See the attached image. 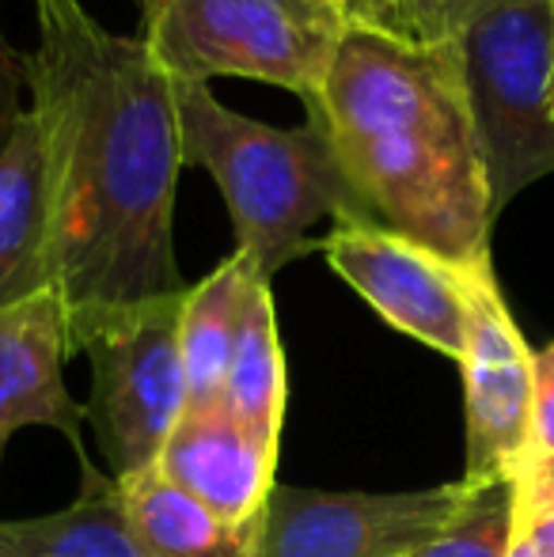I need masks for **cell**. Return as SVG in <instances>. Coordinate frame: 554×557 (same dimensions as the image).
I'll list each match as a JSON object with an SVG mask.
<instances>
[{
    "label": "cell",
    "mask_w": 554,
    "mask_h": 557,
    "mask_svg": "<svg viewBox=\"0 0 554 557\" xmlns=\"http://www.w3.org/2000/svg\"><path fill=\"white\" fill-rule=\"evenodd\" d=\"M23 53L50 235V281L69 319L186 293L175 262L183 171L175 88L140 35H119L84 0H30Z\"/></svg>",
    "instance_id": "obj_1"
},
{
    "label": "cell",
    "mask_w": 554,
    "mask_h": 557,
    "mask_svg": "<svg viewBox=\"0 0 554 557\" xmlns=\"http://www.w3.org/2000/svg\"><path fill=\"white\" fill-rule=\"evenodd\" d=\"M308 114L372 221L456 265L490 262L497 216L456 42L349 23Z\"/></svg>",
    "instance_id": "obj_2"
},
{
    "label": "cell",
    "mask_w": 554,
    "mask_h": 557,
    "mask_svg": "<svg viewBox=\"0 0 554 557\" xmlns=\"http://www.w3.org/2000/svg\"><path fill=\"white\" fill-rule=\"evenodd\" d=\"M175 88L183 168H201L224 194L236 250L262 281H274L293 258L316 250L308 232L319 221L369 216L338 168L323 122L281 129L236 114L209 91V84Z\"/></svg>",
    "instance_id": "obj_3"
},
{
    "label": "cell",
    "mask_w": 554,
    "mask_h": 557,
    "mask_svg": "<svg viewBox=\"0 0 554 557\" xmlns=\"http://www.w3.org/2000/svg\"><path fill=\"white\" fill-rule=\"evenodd\" d=\"M140 42L171 84L247 76L316 103L349 20L327 0H145Z\"/></svg>",
    "instance_id": "obj_4"
},
{
    "label": "cell",
    "mask_w": 554,
    "mask_h": 557,
    "mask_svg": "<svg viewBox=\"0 0 554 557\" xmlns=\"http://www.w3.org/2000/svg\"><path fill=\"white\" fill-rule=\"evenodd\" d=\"M490 209L554 175V0H497L456 38Z\"/></svg>",
    "instance_id": "obj_5"
},
{
    "label": "cell",
    "mask_w": 554,
    "mask_h": 557,
    "mask_svg": "<svg viewBox=\"0 0 554 557\" xmlns=\"http://www.w3.org/2000/svg\"><path fill=\"white\" fill-rule=\"evenodd\" d=\"M183 296L69 319V345L91 360L88 418L114 467V482L156 467L186 410L178 352Z\"/></svg>",
    "instance_id": "obj_6"
},
{
    "label": "cell",
    "mask_w": 554,
    "mask_h": 557,
    "mask_svg": "<svg viewBox=\"0 0 554 557\" xmlns=\"http://www.w3.org/2000/svg\"><path fill=\"white\" fill-rule=\"evenodd\" d=\"M319 250L387 326L459 364L471 315L475 265L448 262L372 216L334 221Z\"/></svg>",
    "instance_id": "obj_7"
},
{
    "label": "cell",
    "mask_w": 554,
    "mask_h": 557,
    "mask_svg": "<svg viewBox=\"0 0 554 557\" xmlns=\"http://www.w3.org/2000/svg\"><path fill=\"white\" fill-rule=\"evenodd\" d=\"M467 482L415 493H323L274 485L259 557H407L456 516Z\"/></svg>",
    "instance_id": "obj_8"
},
{
    "label": "cell",
    "mask_w": 554,
    "mask_h": 557,
    "mask_svg": "<svg viewBox=\"0 0 554 557\" xmlns=\"http://www.w3.org/2000/svg\"><path fill=\"white\" fill-rule=\"evenodd\" d=\"M464 398H467V470L464 482L513 478L528 444L535 395V352L494 277V262L471 270V315L464 342Z\"/></svg>",
    "instance_id": "obj_9"
},
{
    "label": "cell",
    "mask_w": 554,
    "mask_h": 557,
    "mask_svg": "<svg viewBox=\"0 0 554 557\" xmlns=\"http://www.w3.org/2000/svg\"><path fill=\"white\" fill-rule=\"evenodd\" d=\"M69 352V311L53 288L0 315V459L12 436L27 425L65 433L84 459V410L65 387Z\"/></svg>",
    "instance_id": "obj_10"
},
{
    "label": "cell",
    "mask_w": 554,
    "mask_h": 557,
    "mask_svg": "<svg viewBox=\"0 0 554 557\" xmlns=\"http://www.w3.org/2000/svg\"><path fill=\"white\" fill-rule=\"evenodd\" d=\"M156 467L229 523L259 520L278 485V451L262 447L224 406L183 410Z\"/></svg>",
    "instance_id": "obj_11"
},
{
    "label": "cell",
    "mask_w": 554,
    "mask_h": 557,
    "mask_svg": "<svg viewBox=\"0 0 554 557\" xmlns=\"http://www.w3.org/2000/svg\"><path fill=\"white\" fill-rule=\"evenodd\" d=\"M114 500L140 557H259L262 516L251 523L221 520L168 482L160 467L119 478Z\"/></svg>",
    "instance_id": "obj_12"
},
{
    "label": "cell",
    "mask_w": 554,
    "mask_h": 557,
    "mask_svg": "<svg viewBox=\"0 0 554 557\" xmlns=\"http://www.w3.org/2000/svg\"><path fill=\"white\" fill-rule=\"evenodd\" d=\"M53 288L35 122L23 111L0 140V315Z\"/></svg>",
    "instance_id": "obj_13"
},
{
    "label": "cell",
    "mask_w": 554,
    "mask_h": 557,
    "mask_svg": "<svg viewBox=\"0 0 554 557\" xmlns=\"http://www.w3.org/2000/svg\"><path fill=\"white\" fill-rule=\"evenodd\" d=\"M259 281L255 265L244 255H232L209 277L186 288L183 315H178V352L186 372V410L221 406L224 375L236 349L239 319L251 285Z\"/></svg>",
    "instance_id": "obj_14"
},
{
    "label": "cell",
    "mask_w": 554,
    "mask_h": 557,
    "mask_svg": "<svg viewBox=\"0 0 554 557\" xmlns=\"http://www.w3.org/2000/svg\"><path fill=\"white\" fill-rule=\"evenodd\" d=\"M221 406L262 447L278 451L281 418H285V352H281L274 293L262 277L247 293Z\"/></svg>",
    "instance_id": "obj_15"
},
{
    "label": "cell",
    "mask_w": 554,
    "mask_h": 557,
    "mask_svg": "<svg viewBox=\"0 0 554 557\" xmlns=\"http://www.w3.org/2000/svg\"><path fill=\"white\" fill-rule=\"evenodd\" d=\"M0 557H140L122 523L114 482L88 478L76 505L38 520H0Z\"/></svg>",
    "instance_id": "obj_16"
},
{
    "label": "cell",
    "mask_w": 554,
    "mask_h": 557,
    "mask_svg": "<svg viewBox=\"0 0 554 557\" xmlns=\"http://www.w3.org/2000/svg\"><path fill=\"white\" fill-rule=\"evenodd\" d=\"M517 516L513 478L467 482L456 516L407 557H505Z\"/></svg>",
    "instance_id": "obj_17"
},
{
    "label": "cell",
    "mask_w": 554,
    "mask_h": 557,
    "mask_svg": "<svg viewBox=\"0 0 554 557\" xmlns=\"http://www.w3.org/2000/svg\"><path fill=\"white\" fill-rule=\"evenodd\" d=\"M497 0H387L361 15H349V23L380 27L387 35L410 38L426 46H452L467 30V23L487 12Z\"/></svg>",
    "instance_id": "obj_18"
},
{
    "label": "cell",
    "mask_w": 554,
    "mask_h": 557,
    "mask_svg": "<svg viewBox=\"0 0 554 557\" xmlns=\"http://www.w3.org/2000/svg\"><path fill=\"white\" fill-rule=\"evenodd\" d=\"M554 478V342L535 352V395H532V425L520 455L513 482L532 485Z\"/></svg>",
    "instance_id": "obj_19"
},
{
    "label": "cell",
    "mask_w": 554,
    "mask_h": 557,
    "mask_svg": "<svg viewBox=\"0 0 554 557\" xmlns=\"http://www.w3.org/2000/svg\"><path fill=\"white\" fill-rule=\"evenodd\" d=\"M517 516L513 535L532 550V557H554V478L551 482L517 485Z\"/></svg>",
    "instance_id": "obj_20"
},
{
    "label": "cell",
    "mask_w": 554,
    "mask_h": 557,
    "mask_svg": "<svg viewBox=\"0 0 554 557\" xmlns=\"http://www.w3.org/2000/svg\"><path fill=\"white\" fill-rule=\"evenodd\" d=\"M23 88H27L23 53H15L12 46H8L4 30H0V140L8 137V129L27 111V107H23Z\"/></svg>",
    "instance_id": "obj_21"
},
{
    "label": "cell",
    "mask_w": 554,
    "mask_h": 557,
    "mask_svg": "<svg viewBox=\"0 0 554 557\" xmlns=\"http://www.w3.org/2000/svg\"><path fill=\"white\" fill-rule=\"evenodd\" d=\"M327 4L338 8V12H346V20H349V15H361V12H369V8L387 4V0H327Z\"/></svg>",
    "instance_id": "obj_22"
},
{
    "label": "cell",
    "mask_w": 554,
    "mask_h": 557,
    "mask_svg": "<svg viewBox=\"0 0 554 557\" xmlns=\"http://www.w3.org/2000/svg\"><path fill=\"white\" fill-rule=\"evenodd\" d=\"M551 107H554V81H551Z\"/></svg>",
    "instance_id": "obj_23"
},
{
    "label": "cell",
    "mask_w": 554,
    "mask_h": 557,
    "mask_svg": "<svg viewBox=\"0 0 554 557\" xmlns=\"http://www.w3.org/2000/svg\"><path fill=\"white\" fill-rule=\"evenodd\" d=\"M137 4H145V0H137Z\"/></svg>",
    "instance_id": "obj_24"
}]
</instances>
